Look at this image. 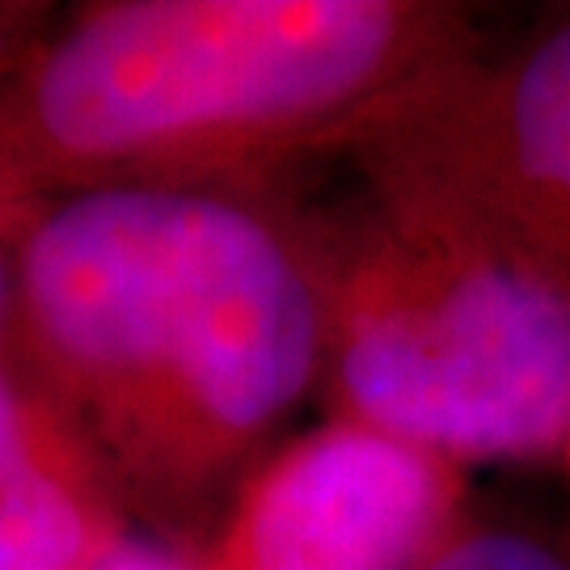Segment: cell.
Segmentation results:
<instances>
[{"instance_id":"cell-1","label":"cell","mask_w":570,"mask_h":570,"mask_svg":"<svg viewBox=\"0 0 570 570\" xmlns=\"http://www.w3.org/2000/svg\"><path fill=\"white\" fill-rule=\"evenodd\" d=\"M13 364L131 524L195 550L322 389V301L275 186L42 195L18 249Z\"/></svg>"},{"instance_id":"cell-2","label":"cell","mask_w":570,"mask_h":570,"mask_svg":"<svg viewBox=\"0 0 570 570\" xmlns=\"http://www.w3.org/2000/svg\"><path fill=\"white\" fill-rule=\"evenodd\" d=\"M482 47L444 0H89L0 85V169L39 199L279 186L346 161Z\"/></svg>"},{"instance_id":"cell-3","label":"cell","mask_w":570,"mask_h":570,"mask_svg":"<svg viewBox=\"0 0 570 570\" xmlns=\"http://www.w3.org/2000/svg\"><path fill=\"white\" fill-rule=\"evenodd\" d=\"M296 225L322 301L330 419L469 461L570 444V287L444 207L355 178Z\"/></svg>"},{"instance_id":"cell-4","label":"cell","mask_w":570,"mask_h":570,"mask_svg":"<svg viewBox=\"0 0 570 570\" xmlns=\"http://www.w3.org/2000/svg\"><path fill=\"white\" fill-rule=\"evenodd\" d=\"M346 165L444 207L570 287V13L503 51H473Z\"/></svg>"},{"instance_id":"cell-5","label":"cell","mask_w":570,"mask_h":570,"mask_svg":"<svg viewBox=\"0 0 570 570\" xmlns=\"http://www.w3.org/2000/svg\"><path fill=\"white\" fill-rule=\"evenodd\" d=\"M461 515V465L326 419L245 473L186 570H419Z\"/></svg>"},{"instance_id":"cell-6","label":"cell","mask_w":570,"mask_h":570,"mask_svg":"<svg viewBox=\"0 0 570 570\" xmlns=\"http://www.w3.org/2000/svg\"><path fill=\"white\" fill-rule=\"evenodd\" d=\"M144 532L13 360H0V570H119Z\"/></svg>"},{"instance_id":"cell-7","label":"cell","mask_w":570,"mask_h":570,"mask_svg":"<svg viewBox=\"0 0 570 570\" xmlns=\"http://www.w3.org/2000/svg\"><path fill=\"white\" fill-rule=\"evenodd\" d=\"M419 570H570V529L461 515Z\"/></svg>"},{"instance_id":"cell-8","label":"cell","mask_w":570,"mask_h":570,"mask_svg":"<svg viewBox=\"0 0 570 570\" xmlns=\"http://www.w3.org/2000/svg\"><path fill=\"white\" fill-rule=\"evenodd\" d=\"M56 4L42 0H0V85L21 68V60L35 51V42L56 21Z\"/></svg>"},{"instance_id":"cell-9","label":"cell","mask_w":570,"mask_h":570,"mask_svg":"<svg viewBox=\"0 0 570 570\" xmlns=\"http://www.w3.org/2000/svg\"><path fill=\"white\" fill-rule=\"evenodd\" d=\"M119 570H186V550H174V546H161V541L144 537L136 553Z\"/></svg>"},{"instance_id":"cell-10","label":"cell","mask_w":570,"mask_h":570,"mask_svg":"<svg viewBox=\"0 0 570 570\" xmlns=\"http://www.w3.org/2000/svg\"><path fill=\"white\" fill-rule=\"evenodd\" d=\"M558 465H562V473H567V487H570V444L562 449V456H558Z\"/></svg>"}]
</instances>
